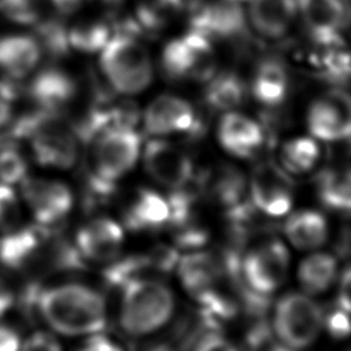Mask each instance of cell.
I'll list each match as a JSON object with an SVG mask.
<instances>
[{"label": "cell", "instance_id": "6da1fadb", "mask_svg": "<svg viewBox=\"0 0 351 351\" xmlns=\"http://www.w3.org/2000/svg\"><path fill=\"white\" fill-rule=\"evenodd\" d=\"M37 314L55 332L64 336L100 333L107 321L104 298L81 284L41 288Z\"/></svg>", "mask_w": 351, "mask_h": 351}, {"label": "cell", "instance_id": "7a4b0ae2", "mask_svg": "<svg viewBox=\"0 0 351 351\" xmlns=\"http://www.w3.org/2000/svg\"><path fill=\"white\" fill-rule=\"evenodd\" d=\"M119 322L132 336L149 335L162 328L173 315L174 295L156 278L138 280L121 291Z\"/></svg>", "mask_w": 351, "mask_h": 351}, {"label": "cell", "instance_id": "3957f363", "mask_svg": "<svg viewBox=\"0 0 351 351\" xmlns=\"http://www.w3.org/2000/svg\"><path fill=\"white\" fill-rule=\"evenodd\" d=\"M100 67L110 86L133 95L144 90L152 80L151 56L137 37L117 34L101 49Z\"/></svg>", "mask_w": 351, "mask_h": 351}, {"label": "cell", "instance_id": "277c9868", "mask_svg": "<svg viewBox=\"0 0 351 351\" xmlns=\"http://www.w3.org/2000/svg\"><path fill=\"white\" fill-rule=\"evenodd\" d=\"M273 328L282 344L302 350L317 340L324 328V311L308 295L291 292L276 303Z\"/></svg>", "mask_w": 351, "mask_h": 351}, {"label": "cell", "instance_id": "5b68a950", "mask_svg": "<svg viewBox=\"0 0 351 351\" xmlns=\"http://www.w3.org/2000/svg\"><path fill=\"white\" fill-rule=\"evenodd\" d=\"M162 69L171 81L210 80L215 69L210 40L195 30L171 40L163 48Z\"/></svg>", "mask_w": 351, "mask_h": 351}, {"label": "cell", "instance_id": "8992f818", "mask_svg": "<svg viewBox=\"0 0 351 351\" xmlns=\"http://www.w3.org/2000/svg\"><path fill=\"white\" fill-rule=\"evenodd\" d=\"M90 169L101 178L117 182L137 162L140 137L133 128H112L99 134L92 143Z\"/></svg>", "mask_w": 351, "mask_h": 351}, {"label": "cell", "instance_id": "52a82bcc", "mask_svg": "<svg viewBox=\"0 0 351 351\" xmlns=\"http://www.w3.org/2000/svg\"><path fill=\"white\" fill-rule=\"evenodd\" d=\"M240 269L247 287L266 296L277 291L288 277V250L280 240L262 243L244 256Z\"/></svg>", "mask_w": 351, "mask_h": 351}, {"label": "cell", "instance_id": "ba28073f", "mask_svg": "<svg viewBox=\"0 0 351 351\" xmlns=\"http://www.w3.org/2000/svg\"><path fill=\"white\" fill-rule=\"evenodd\" d=\"M22 196L30 207L36 223L49 229L67 217L73 208V193L67 185L44 178H26L22 182Z\"/></svg>", "mask_w": 351, "mask_h": 351}, {"label": "cell", "instance_id": "9c48e42d", "mask_svg": "<svg viewBox=\"0 0 351 351\" xmlns=\"http://www.w3.org/2000/svg\"><path fill=\"white\" fill-rule=\"evenodd\" d=\"M144 128L154 136L186 133L189 137H197L203 132L202 121L192 106L171 95L159 96L148 104L144 112Z\"/></svg>", "mask_w": 351, "mask_h": 351}, {"label": "cell", "instance_id": "30bf717a", "mask_svg": "<svg viewBox=\"0 0 351 351\" xmlns=\"http://www.w3.org/2000/svg\"><path fill=\"white\" fill-rule=\"evenodd\" d=\"M144 166L154 181L171 191L188 185L193 178L189 156L166 140L155 138L145 145Z\"/></svg>", "mask_w": 351, "mask_h": 351}, {"label": "cell", "instance_id": "8fae6325", "mask_svg": "<svg viewBox=\"0 0 351 351\" xmlns=\"http://www.w3.org/2000/svg\"><path fill=\"white\" fill-rule=\"evenodd\" d=\"M250 195L254 207L269 217H282L292 206L291 181L274 163L258 165L250 180Z\"/></svg>", "mask_w": 351, "mask_h": 351}, {"label": "cell", "instance_id": "7c38bea8", "mask_svg": "<svg viewBox=\"0 0 351 351\" xmlns=\"http://www.w3.org/2000/svg\"><path fill=\"white\" fill-rule=\"evenodd\" d=\"M122 243V228L110 218L99 217L81 226L74 244L84 261L110 263L119 258Z\"/></svg>", "mask_w": 351, "mask_h": 351}, {"label": "cell", "instance_id": "4fadbf2b", "mask_svg": "<svg viewBox=\"0 0 351 351\" xmlns=\"http://www.w3.org/2000/svg\"><path fill=\"white\" fill-rule=\"evenodd\" d=\"M191 30L207 38L233 37L244 30V15L239 0H218L202 7H192Z\"/></svg>", "mask_w": 351, "mask_h": 351}, {"label": "cell", "instance_id": "5bb4252c", "mask_svg": "<svg viewBox=\"0 0 351 351\" xmlns=\"http://www.w3.org/2000/svg\"><path fill=\"white\" fill-rule=\"evenodd\" d=\"M313 38L324 45L337 44L347 11L343 0H296Z\"/></svg>", "mask_w": 351, "mask_h": 351}, {"label": "cell", "instance_id": "9a60e30c", "mask_svg": "<svg viewBox=\"0 0 351 351\" xmlns=\"http://www.w3.org/2000/svg\"><path fill=\"white\" fill-rule=\"evenodd\" d=\"M177 273L186 292L196 302H200L217 291L222 269L210 254L191 252L178 259Z\"/></svg>", "mask_w": 351, "mask_h": 351}, {"label": "cell", "instance_id": "2e32d148", "mask_svg": "<svg viewBox=\"0 0 351 351\" xmlns=\"http://www.w3.org/2000/svg\"><path fill=\"white\" fill-rule=\"evenodd\" d=\"M27 92L40 108L60 112L75 97L77 82L69 73L49 67L32 80Z\"/></svg>", "mask_w": 351, "mask_h": 351}, {"label": "cell", "instance_id": "e0dca14e", "mask_svg": "<svg viewBox=\"0 0 351 351\" xmlns=\"http://www.w3.org/2000/svg\"><path fill=\"white\" fill-rule=\"evenodd\" d=\"M128 229L134 232H151L167 226L169 203L152 189H140L123 214Z\"/></svg>", "mask_w": 351, "mask_h": 351}, {"label": "cell", "instance_id": "ac0fdd59", "mask_svg": "<svg viewBox=\"0 0 351 351\" xmlns=\"http://www.w3.org/2000/svg\"><path fill=\"white\" fill-rule=\"evenodd\" d=\"M218 138L229 154L247 158L261 147L263 133L255 121L237 112H228L219 122Z\"/></svg>", "mask_w": 351, "mask_h": 351}, {"label": "cell", "instance_id": "d6986e66", "mask_svg": "<svg viewBox=\"0 0 351 351\" xmlns=\"http://www.w3.org/2000/svg\"><path fill=\"white\" fill-rule=\"evenodd\" d=\"M296 0H250L252 26L265 37L278 38L291 27L296 14Z\"/></svg>", "mask_w": 351, "mask_h": 351}, {"label": "cell", "instance_id": "ffe728a7", "mask_svg": "<svg viewBox=\"0 0 351 351\" xmlns=\"http://www.w3.org/2000/svg\"><path fill=\"white\" fill-rule=\"evenodd\" d=\"M40 56L41 49L34 37L12 34L0 38V70L14 80L26 77Z\"/></svg>", "mask_w": 351, "mask_h": 351}, {"label": "cell", "instance_id": "44dd1931", "mask_svg": "<svg viewBox=\"0 0 351 351\" xmlns=\"http://www.w3.org/2000/svg\"><path fill=\"white\" fill-rule=\"evenodd\" d=\"M284 233L293 247L299 250H314L326 241L328 223L324 215L317 211H299L287 219Z\"/></svg>", "mask_w": 351, "mask_h": 351}, {"label": "cell", "instance_id": "7402d4cb", "mask_svg": "<svg viewBox=\"0 0 351 351\" xmlns=\"http://www.w3.org/2000/svg\"><path fill=\"white\" fill-rule=\"evenodd\" d=\"M337 274V261L325 252L311 254L302 261L298 269V278L308 295H318L326 291Z\"/></svg>", "mask_w": 351, "mask_h": 351}, {"label": "cell", "instance_id": "603a6c76", "mask_svg": "<svg viewBox=\"0 0 351 351\" xmlns=\"http://www.w3.org/2000/svg\"><path fill=\"white\" fill-rule=\"evenodd\" d=\"M287 86V71L280 62L269 59L259 64L252 84L256 100L266 106H277L284 100Z\"/></svg>", "mask_w": 351, "mask_h": 351}, {"label": "cell", "instance_id": "cb8c5ba5", "mask_svg": "<svg viewBox=\"0 0 351 351\" xmlns=\"http://www.w3.org/2000/svg\"><path fill=\"white\" fill-rule=\"evenodd\" d=\"M322 203L333 210L351 211V170H326L318 178Z\"/></svg>", "mask_w": 351, "mask_h": 351}, {"label": "cell", "instance_id": "d4e9b609", "mask_svg": "<svg viewBox=\"0 0 351 351\" xmlns=\"http://www.w3.org/2000/svg\"><path fill=\"white\" fill-rule=\"evenodd\" d=\"M206 103L217 110H229L244 97V85L234 74L222 73L211 80L204 92Z\"/></svg>", "mask_w": 351, "mask_h": 351}, {"label": "cell", "instance_id": "484cf974", "mask_svg": "<svg viewBox=\"0 0 351 351\" xmlns=\"http://www.w3.org/2000/svg\"><path fill=\"white\" fill-rule=\"evenodd\" d=\"M36 41L40 45L41 53L52 59H62L70 52L69 30L63 22L56 18L38 21L36 23Z\"/></svg>", "mask_w": 351, "mask_h": 351}, {"label": "cell", "instance_id": "4316f807", "mask_svg": "<svg viewBox=\"0 0 351 351\" xmlns=\"http://www.w3.org/2000/svg\"><path fill=\"white\" fill-rule=\"evenodd\" d=\"M110 33L111 26L106 21H85L69 30V43L75 51L92 53L106 47Z\"/></svg>", "mask_w": 351, "mask_h": 351}, {"label": "cell", "instance_id": "83f0119b", "mask_svg": "<svg viewBox=\"0 0 351 351\" xmlns=\"http://www.w3.org/2000/svg\"><path fill=\"white\" fill-rule=\"evenodd\" d=\"M318 145L313 138L299 137L288 141L282 148V163L292 173L308 171L318 159Z\"/></svg>", "mask_w": 351, "mask_h": 351}, {"label": "cell", "instance_id": "f1b7e54d", "mask_svg": "<svg viewBox=\"0 0 351 351\" xmlns=\"http://www.w3.org/2000/svg\"><path fill=\"white\" fill-rule=\"evenodd\" d=\"M335 121L339 140L351 137V95L341 89H332L321 97Z\"/></svg>", "mask_w": 351, "mask_h": 351}, {"label": "cell", "instance_id": "f546056e", "mask_svg": "<svg viewBox=\"0 0 351 351\" xmlns=\"http://www.w3.org/2000/svg\"><path fill=\"white\" fill-rule=\"evenodd\" d=\"M27 162L16 144H0V181L3 184L19 182L25 178Z\"/></svg>", "mask_w": 351, "mask_h": 351}, {"label": "cell", "instance_id": "4dcf8cb0", "mask_svg": "<svg viewBox=\"0 0 351 351\" xmlns=\"http://www.w3.org/2000/svg\"><path fill=\"white\" fill-rule=\"evenodd\" d=\"M43 0H0V14L19 25H36Z\"/></svg>", "mask_w": 351, "mask_h": 351}, {"label": "cell", "instance_id": "1f68e13d", "mask_svg": "<svg viewBox=\"0 0 351 351\" xmlns=\"http://www.w3.org/2000/svg\"><path fill=\"white\" fill-rule=\"evenodd\" d=\"M21 221V207L18 197L8 184H0V230L4 233L18 228Z\"/></svg>", "mask_w": 351, "mask_h": 351}, {"label": "cell", "instance_id": "d6a6232c", "mask_svg": "<svg viewBox=\"0 0 351 351\" xmlns=\"http://www.w3.org/2000/svg\"><path fill=\"white\" fill-rule=\"evenodd\" d=\"M325 73L337 81L351 77V53L348 51L332 49L322 59Z\"/></svg>", "mask_w": 351, "mask_h": 351}, {"label": "cell", "instance_id": "836d02e7", "mask_svg": "<svg viewBox=\"0 0 351 351\" xmlns=\"http://www.w3.org/2000/svg\"><path fill=\"white\" fill-rule=\"evenodd\" d=\"M324 326L336 339H343V337L348 336L351 333L350 313L337 307L333 311L328 313L326 317L324 314Z\"/></svg>", "mask_w": 351, "mask_h": 351}, {"label": "cell", "instance_id": "e575fe53", "mask_svg": "<svg viewBox=\"0 0 351 351\" xmlns=\"http://www.w3.org/2000/svg\"><path fill=\"white\" fill-rule=\"evenodd\" d=\"M21 351H62V346L53 335L36 332L22 341Z\"/></svg>", "mask_w": 351, "mask_h": 351}, {"label": "cell", "instance_id": "d590c367", "mask_svg": "<svg viewBox=\"0 0 351 351\" xmlns=\"http://www.w3.org/2000/svg\"><path fill=\"white\" fill-rule=\"evenodd\" d=\"M18 97V88L8 81H0V129L10 123L14 101Z\"/></svg>", "mask_w": 351, "mask_h": 351}, {"label": "cell", "instance_id": "8d00e7d4", "mask_svg": "<svg viewBox=\"0 0 351 351\" xmlns=\"http://www.w3.org/2000/svg\"><path fill=\"white\" fill-rule=\"evenodd\" d=\"M192 351H237V348L215 330H211L195 341Z\"/></svg>", "mask_w": 351, "mask_h": 351}, {"label": "cell", "instance_id": "74e56055", "mask_svg": "<svg viewBox=\"0 0 351 351\" xmlns=\"http://www.w3.org/2000/svg\"><path fill=\"white\" fill-rule=\"evenodd\" d=\"M337 306L351 314V265L344 269L339 280Z\"/></svg>", "mask_w": 351, "mask_h": 351}, {"label": "cell", "instance_id": "f35d334b", "mask_svg": "<svg viewBox=\"0 0 351 351\" xmlns=\"http://www.w3.org/2000/svg\"><path fill=\"white\" fill-rule=\"evenodd\" d=\"M78 351H123V350L118 347L108 337L100 333H95L86 339V341Z\"/></svg>", "mask_w": 351, "mask_h": 351}, {"label": "cell", "instance_id": "ab89813d", "mask_svg": "<svg viewBox=\"0 0 351 351\" xmlns=\"http://www.w3.org/2000/svg\"><path fill=\"white\" fill-rule=\"evenodd\" d=\"M21 337L18 332L7 325H0V351H21Z\"/></svg>", "mask_w": 351, "mask_h": 351}, {"label": "cell", "instance_id": "60d3db41", "mask_svg": "<svg viewBox=\"0 0 351 351\" xmlns=\"http://www.w3.org/2000/svg\"><path fill=\"white\" fill-rule=\"evenodd\" d=\"M15 295L7 285V282L0 278V318L7 314V311L14 306Z\"/></svg>", "mask_w": 351, "mask_h": 351}, {"label": "cell", "instance_id": "b9f144b4", "mask_svg": "<svg viewBox=\"0 0 351 351\" xmlns=\"http://www.w3.org/2000/svg\"><path fill=\"white\" fill-rule=\"evenodd\" d=\"M84 0H51L55 10L62 15H70L75 12Z\"/></svg>", "mask_w": 351, "mask_h": 351}, {"label": "cell", "instance_id": "7bdbcfd3", "mask_svg": "<svg viewBox=\"0 0 351 351\" xmlns=\"http://www.w3.org/2000/svg\"><path fill=\"white\" fill-rule=\"evenodd\" d=\"M92 3H95L96 5L104 8V10H108V11H115L123 0H89Z\"/></svg>", "mask_w": 351, "mask_h": 351}]
</instances>
